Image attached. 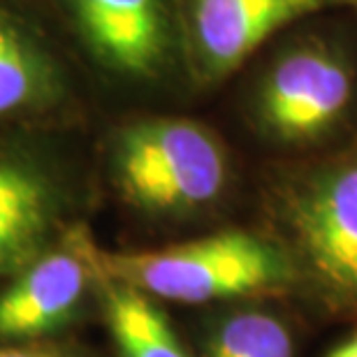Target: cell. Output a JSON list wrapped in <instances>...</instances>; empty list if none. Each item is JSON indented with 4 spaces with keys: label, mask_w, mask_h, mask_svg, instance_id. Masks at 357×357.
I'll return each mask as SVG.
<instances>
[{
    "label": "cell",
    "mask_w": 357,
    "mask_h": 357,
    "mask_svg": "<svg viewBox=\"0 0 357 357\" xmlns=\"http://www.w3.org/2000/svg\"><path fill=\"white\" fill-rule=\"evenodd\" d=\"M68 93L52 47L31 24L0 7V123L52 116Z\"/></svg>",
    "instance_id": "9c48e42d"
},
{
    "label": "cell",
    "mask_w": 357,
    "mask_h": 357,
    "mask_svg": "<svg viewBox=\"0 0 357 357\" xmlns=\"http://www.w3.org/2000/svg\"><path fill=\"white\" fill-rule=\"evenodd\" d=\"M351 0H174L181 61L199 86L239 70L269 38Z\"/></svg>",
    "instance_id": "8992f818"
},
{
    "label": "cell",
    "mask_w": 357,
    "mask_h": 357,
    "mask_svg": "<svg viewBox=\"0 0 357 357\" xmlns=\"http://www.w3.org/2000/svg\"><path fill=\"white\" fill-rule=\"evenodd\" d=\"M107 174L130 209L160 220L197 218L227 195L232 162L223 139L199 121L146 116L119 126Z\"/></svg>",
    "instance_id": "3957f363"
},
{
    "label": "cell",
    "mask_w": 357,
    "mask_h": 357,
    "mask_svg": "<svg viewBox=\"0 0 357 357\" xmlns=\"http://www.w3.org/2000/svg\"><path fill=\"white\" fill-rule=\"evenodd\" d=\"M271 213L297 288L330 316L357 323V149L281 174Z\"/></svg>",
    "instance_id": "7a4b0ae2"
},
{
    "label": "cell",
    "mask_w": 357,
    "mask_h": 357,
    "mask_svg": "<svg viewBox=\"0 0 357 357\" xmlns=\"http://www.w3.org/2000/svg\"><path fill=\"white\" fill-rule=\"evenodd\" d=\"M351 5H353V7H357V0H351Z\"/></svg>",
    "instance_id": "5bb4252c"
},
{
    "label": "cell",
    "mask_w": 357,
    "mask_h": 357,
    "mask_svg": "<svg viewBox=\"0 0 357 357\" xmlns=\"http://www.w3.org/2000/svg\"><path fill=\"white\" fill-rule=\"evenodd\" d=\"M357 102V70L339 42L323 35L290 42L262 70L251 121L283 149H316L348 126Z\"/></svg>",
    "instance_id": "277c9868"
},
{
    "label": "cell",
    "mask_w": 357,
    "mask_h": 357,
    "mask_svg": "<svg viewBox=\"0 0 357 357\" xmlns=\"http://www.w3.org/2000/svg\"><path fill=\"white\" fill-rule=\"evenodd\" d=\"M0 357H82L66 348L40 346V344H5L0 346Z\"/></svg>",
    "instance_id": "7c38bea8"
},
{
    "label": "cell",
    "mask_w": 357,
    "mask_h": 357,
    "mask_svg": "<svg viewBox=\"0 0 357 357\" xmlns=\"http://www.w3.org/2000/svg\"><path fill=\"white\" fill-rule=\"evenodd\" d=\"M63 176L40 153L0 142V281L47 251L68 223Z\"/></svg>",
    "instance_id": "ba28073f"
},
{
    "label": "cell",
    "mask_w": 357,
    "mask_h": 357,
    "mask_svg": "<svg viewBox=\"0 0 357 357\" xmlns=\"http://www.w3.org/2000/svg\"><path fill=\"white\" fill-rule=\"evenodd\" d=\"M98 290L119 357H192L155 299L102 274Z\"/></svg>",
    "instance_id": "30bf717a"
},
{
    "label": "cell",
    "mask_w": 357,
    "mask_h": 357,
    "mask_svg": "<svg viewBox=\"0 0 357 357\" xmlns=\"http://www.w3.org/2000/svg\"><path fill=\"white\" fill-rule=\"evenodd\" d=\"M70 31L105 75L155 84L181 61L174 0H56Z\"/></svg>",
    "instance_id": "5b68a950"
},
{
    "label": "cell",
    "mask_w": 357,
    "mask_h": 357,
    "mask_svg": "<svg viewBox=\"0 0 357 357\" xmlns=\"http://www.w3.org/2000/svg\"><path fill=\"white\" fill-rule=\"evenodd\" d=\"M98 269L155 302L185 306L255 302L297 290V271L281 241L241 227L149 251L98 246Z\"/></svg>",
    "instance_id": "6da1fadb"
},
{
    "label": "cell",
    "mask_w": 357,
    "mask_h": 357,
    "mask_svg": "<svg viewBox=\"0 0 357 357\" xmlns=\"http://www.w3.org/2000/svg\"><path fill=\"white\" fill-rule=\"evenodd\" d=\"M199 357H297L295 332L281 313L246 302L211 320Z\"/></svg>",
    "instance_id": "8fae6325"
},
{
    "label": "cell",
    "mask_w": 357,
    "mask_h": 357,
    "mask_svg": "<svg viewBox=\"0 0 357 357\" xmlns=\"http://www.w3.org/2000/svg\"><path fill=\"white\" fill-rule=\"evenodd\" d=\"M323 357H357V332L348 339L339 341L337 346H332Z\"/></svg>",
    "instance_id": "4fadbf2b"
},
{
    "label": "cell",
    "mask_w": 357,
    "mask_h": 357,
    "mask_svg": "<svg viewBox=\"0 0 357 357\" xmlns=\"http://www.w3.org/2000/svg\"><path fill=\"white\" fill-rule=\"evenodd\" d=\"M98 276V244L86 227L70 223L0 292V341L35 344L61 332L79 316Z\"/></svg>",
    "instance_id": "52a82bcc"
}]
</instances>
